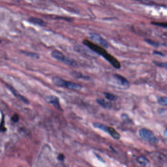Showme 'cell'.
<instances>
[{
  "instance_id": "8992f818",
  "label": "cell",
  "mask_w": 167,
  "mask_h": 167,
  "mask_svg": "<svg viewBox=\"0 0 167 167\" xmlns=\"http://www.w3.org/2000/svg\"><path fill=\"white\" fill-rule=\"evenodd\" d=\"M150 157L154 161V162L159 164H166L167 162L166 156L160 152H152L151 154Z\"/></svg>"
},
{
  "instance_id": "ffe728a7",
  "label": "cell",
  "mask_w": 167,
  "mask_h": 167,
  "mask_svg": "<svg viewBox=\"0 0 167 167\" xmlns=\"http://www.w3.org/2000/svg\"><path fill=\"white\" fill-rule=\"evenodd\" d=\"M151 24L153 25L162 27L163 28H167V24L166 22L164 23V22H152Z\"/></svg>"
},
{
  "instance_id": "30bf717a",
  "label": "cell",
  "mask_w": 167,
  "mask_h": 167,
  "mask_svg": "<svg viewBox=\"0 0 167 167\" xmlns=\"http://www.w3.org/2000/svg\"><path fill=\"white\" fill-rule=\"evenodd\" d=\"M137 162L140 165L145 167H149L150 165V161L143 156H140L137 158Z\"/></svg>"
},
{
  "instance_id": "603a6c76",
  "label": "cell",
  "mask_w": 167,
  "mask_h": 167,
  "mask_svg": "<svg viewBox=\"0 0 167 167\" xmlns=\"http://www.w3.org/2000/svg\"><path fill=\"white\" fill-rule=\"evenodd\" d=\"M24 54H25L26 55L29 57H32V58H35V59H39L38 55L35 54V53H28V52H24Z\"/></svg>"
},
{
  "instance_id": "2e32d148",
  "label": "cell",
  "mask_w": 167,
  "mask_h": 167,
  "mask_svg": "<svg viewBox=\"0 0 167 167\" xmlns=\"http://www.w3.org/2000/svg\"><path fill=\"white\" fill-rule=\"evenodd\" d=\"M145 42L149 44V45L152 46L154 47H158L161 45H164V44H162L160 42H157V41H154L152 39H145Z\"/></svg>"
},
{
  "instance_id": "5b68a950",
  "label": "cell",
  "mask_w": 167,
  "mask_h": 167,
  "mask_svg": "<svg viewBox=\"0 0 167 167\" xmlns=\"http://www.w3.org/2000/svg\"><path fill=\"white\" fill-rule=\"evenodd\" d=\"M90 38L94 43L100 46L101 47L107 48L109 45L108 42L98 34L92 33L90 34Z\"/></svg>"
},
{
  "instance_id": "277c9868",
  "label": "cell",
  "mask_w": 167,
  "mask_h": 167,
  "mask_svg": "<svg viewBox=\"0 0 167 167\" xmlns=\"http://www.w3.org/2000/svg\"><path fill=\"white\" fill-rule=\"evenodd\" d=\"M139 134L142 139L147 140L151 143L157 144L159 143L158 139L154 136V132L152 130L143 128L139 130Z\"/></svg>"
},
{
  "instance_id": "9a60e30c",
  "label": "cell",
  "mask_w": 167,
  "mask_h": 167,
  "mask_svg": "<svg viewBox=\"0 0 167 167\" xmlns=\"http://www.w3.org/2000/svg\"><path fill=\"white\" fill-rule=\"evenodd\" d=\"M9 88L10 89V90L15 95L16 97L19 98V99H21V100H23V102L26 103V104H28V100H27L26 98H25V97L22 96L20 94L18 93V92H17L12 87H10L9 86Z\"/></svg>"
},
{
  "instance_id": "7a4b0ae2",
  "label": "cell",
  "mask_w": 167,
  "mask_h": 167,
  "mask_svg": "<svg viewBox=\"0 0 167 167\" xmlns=\"http://www.w3.org/2000/svg\"><path fill=\"white\" fill-rule=\"evenodd\" d=\"M112 83L119 89L127 90L130 88V84L127 79L119 74H115L112 75Z\"/></svg>"
},
{
  "instance_id": "8fae6325",
  "label": "cell",
  "mask_w": 167,
  "mask_h": 167,
  "mask_svg": "<svg viewBox=\"0 0 167 167\" xmlns=\"http://www.w3.org/2000/svg\"><path fill=\"white\" fill-rule=\"evenodd\" d=\"M71 75L72 77L76 79H82L84 80H89L90 79V77L86 75H84L80 72L77 71H73L71 73Z\"/></svg>"
},
{
  "instance_id": "5bb4252c",
  "label": "cell",
  "mask_w": 167,
  "mask_h": 167,
  "mask_svg": "<svg viewBox=\"0 0 167 167\" xmlns=\"http://www.w3.org/2000/svg\"><path fill=\"white\" fill-rule=\"evenodd\" d=\"M93 125L96 129H100L101 130L105 132H107V129L108 126L105 125L104 124L100 123H94Z\"/></svg>"
},
{
  "instance_id": "6da1fadb",
  "label": "cell",
  "mask_w": 167,
  "mask_h": 167,
  "mask_svg": "<svg viewBox=\"0 0 167 167\" xmlns=\"http://www.w3.org/2000/svg\"><path fill=\"white\" fill-rule=\"evenodd\" d=\"M83 43L86 46H87L92 51L96 54L102 55L104 59L107 60L108 62L111 64L115 68L119 69L121 68V64L118 60L115 57L107 53V51L103 47L95 44L87 39H84L83 41Z\"/></svg>"
},
{
  "instance_id": "3957f363",
  "label": "cell",
  "mask_w": 167,
  "mask_h": 167,
  "mask_svg": "<svg viewBox=\"0 0 167 167\" xmlns=\"http://www.w3.org/2000/svg\"><path fill=\"white\" fill-rule=\"evenodd\" d=\"M51 55L54 59L60 61L61 62H63L67 65L74 67H77V63L75 60L65 57L62 53H61L59 51H54L52 52Z\"/></svg>"
},
{
  "instance_id": "4316f807",
  "label": "cell",
  "mask_w": 167,
  "mask_h": 167,
  "mask_svg": "<svg viewBox=\"0 0 167 167\" xmlns=\"http://www.w3.org/2000/svg\"><path fill=\"white\" fill-rule=\"evenodd\" d=\"M167 130L166 129V130H165V131L164 132V133H163V135H164L165 137H166V136H167Z\"/></svg>"
},
{
  "instance_id": "9c48e42d",
  "label": "cell",
  "mask_w": 167,
  "mask_h": 167,
  "mask_svg": "<svg viewBox=\"0 0 167 167\" xmlns=\"http://www.w3.org/2000/svg\"><path fill=\"white\" fill-rule=\"evenodd\" d=\"M107 133L109 134L113 138L117 140L120 139L121 138L120 134L113 127H108L107 129Z\"/></svg>"
},
{
  "instance_id": "7c38bea8",
  "label": "cell",
  "mask_w": 167,
  "mask_h": 167,
  "mask_svg": "<svg viewBox=\"0 0 167 167\" xmlns=\"http://www.w3.org/2000/svg\"><path fill=\"white\" fill-rule=\"evenodd\" d=\"M96 102L104 108L110 109L112 107V104L108 102H106L104 99L98 98L96 99Z\"/></svg>"
},
{
  "instance_id": "cb8c5ba5",
  "label": "cell",
  "mask_w": 167,
  "mask_h": 167,
  "mask_svg": "<svg viewBox=\"0 0 167 167\" xmlns=\"http://www.w3.org/2000/svg\"><path fill=\"white\" fill-rule=\"evenodd\" d=\"M153 54L156 55H159L161 57H165V55L163 53H162V52H159V51H154L153 52Z\"/></svg>"
},
{
  "instance_id": "d6986e66",
  "label": "cell",
  "mask_w": 167,
  "mask_h": 167,
  "mask_svg": "<svg viewBox=\"0 0 167 167\" xmlns=\"http://www.w3.org/2000/svg\"><path fill=\"white\" fill-rule=\"evenodd\" d=\"M133 1L140 2L141 3H143L147 5H158L159 6V5H156L154 2H152L150 0H133Z\"/></svg>"
},
{
  "instance_id": "ba28073f",
  "label": "cell",
  "mask_w": 167,
  "mask_h": 167,
  "mask_svg": "<svg viewBox=\"0 0 167 167\" xmlns=\"http://www.w3.org/2000/svg\"><path fill=\"white\" fill-rule=\"evenodd\" d=\"M47 101L49 103L54 105V107L56 108L57 109H59L60 110H61V107L60 106V103H59V100L58 97H56L55 96H48L47 98Z\"/></svg>"
},
{
  "instance_id": "52a82bcc",
  "label": "cell",
  "mask_w": 167,
  "mask_h": 167,
  "mask_svg": "<svg viewBox=\"0 0 167 167\" xmlns=\"http://www.w3.org/2000/svg\"><path fill=\"white\" fill-rule=\"evenodd\" d=\"M62 87L76 91L81 90L82 88V86L79 84L71 81H67L65 80L63 83Z\"/></svg>"
},
{
  "instance_id": "ac0fdd59",
  "label": "cell",
  "mask_w": 167,
  "mask_h": 167,
  "mask_svg": "<svg viewBox=\"0 0 167 167\" xmlns=\"http://www.w3.org/2000/svg\"><path fill=\"white\" fill-rule=\"evenodd\" d=\"M159 104L166 106L167 105V98L166 97H159L157 100Z\"/></svg>"
},
{
  "instance_id": "484cf974",
  "label": "cell",
  "mask_w": 167,
  "mask_h": 167,
  "mask_svg": "<svg viewBox=\"0 0 167 167\" xmlns=\"http://www.w3.org/2000/svg\"><path fill=\"white\" fill-rule=\"evenodd\" d=\"M57 158H58L59 160L60 161H63L64 160V159H65V156H64L63 154H59V156H58Z\"/></svg>"
},
{
  "instance_id": "7402d4cb",
  "label": "cell",
  "mask_w": 167,
  "mask_h": 167,
  "mask_svg": "<svg viewBox=\"0 0 167 167\" xmlns=\"http://www.w3.org/2000/svg\"><path fill=\"white\" fill-rule=\"evenodd\" d=\"M121 118H122V120L124 121V122H127V123L131 122V120H130L129 116L127 114H123L122 116H121Z\"/></svg>"
},
{
  "instance_id": "e0dca14e",
  "label": "cell",
  "mask_w": 167,
  "mask_h": 167,
  "mask_svg": "<svg viewBox=\"0 0 167 167\" xmlns=\"http://www.w3.org/2000/svg\"><path fill=\"white\" fill-rule=\"evenodd\" d=\"M104 95L105 98L110 101H115L117 99L116 96L114 95L113 94L105 92V93H104Z\"/></svg>"
},
{
  "instance_id": "44dd1931",
  "label": "cell",
  "mask_w": 167,
  "mask_h": 167,
  "mask_svg": "<svg viewBox=\"0 0 167 167\" xmlns=\"http://www.w3.org/2000/svg\"><path fill=\"white\" fill-rule=\"evenodd\" d=\"M153 63L158 67L167 68V63H166V62H161L156 61H154Z\"/></svg>"
},
{
  "instance_id": "4fadbf2b",
  "label": "cell",
  "mask_w": 167,
  "mask_h": 167,
  "mask_svg": "<svg viewBox=\"0 0 167 167\" xmlns=\"http://www.w3.org/2000/svg\"><path fill=\"white\" fill-rule=\"evenodd\" d=\"M28 21L32 23L40 26H45L46 25V23L43 20L37 18L32 17L28 19Z\"/></svg>"
},
{
  "instance_id": "d4e9b609",
  "label": "cell",
  "mask_w": 167,
  "mask_h": 167,
  "mask_svg": "<svg viewBox=\"0 0 167 167\" xmlns=\"http://www.w3.org/2000/svg\"><path fill=\"white\" fill-rule=\"evenodd\" d=\"M12 120L14 122H18L19 120V116L17 114H15L12 117Z\"/></svg>"
}]
</instances>
